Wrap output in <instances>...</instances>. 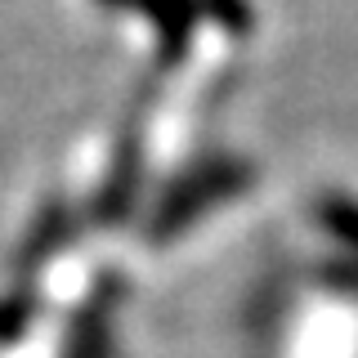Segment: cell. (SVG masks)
Listing matches in <instances>:
<instances>
[{"instance_id": "obj_2", "label": "cell", "mask_w": 358, "mask_h": 358, "mask_svg": "<svg viewBox=\"0 0 358 358\" xmlns=\"http://www.w3.org/2000/svg\"><path fill=\"white\" fill-rule=\"evenodd\" d=\"M121 5H130V9H139V14L152 18V27L162 31L166 59L184 54L188 31H193V18H197V0H121Z\"/></svg>"}, {"instance_id": "obj_3", "label": "cell", "mask_w": 358, "mask_h": 358, "mask_svg": "<svg viewBox=\"0 0 358 358\" xmlns=\"http://www.w3.org/2000/svg\"><path fill=\"white\" fill-rule=\"evenodd\" d=\"M318 215H322V224H327L336 238H341L345 251H354V255H358V201H354V197L331 193V197L318 206Z\"/></svg>"}, {"instance_id": "obj_1", "label": "cell", "mask_w": 358, "mask_h": 358, "mask_svg": "<svg viewBox=\"0 0 358 358\" xmlns=\"http://www.w3.org/2000/svg\"><path fill=\"white\" fill-rule=\"evenodd\" d=\"M251 171L233 157H215V162H201L193 166L179 184L157 201V220H152V233L157 238H171V233H184L193 220H201L210 206L229 201L233 193H242Z\"/></svg>"}]
</instances>
